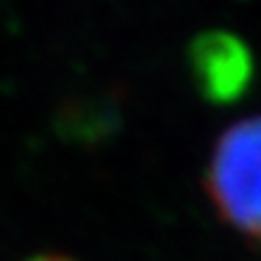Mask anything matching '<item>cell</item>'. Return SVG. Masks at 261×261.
Returning a JSON list of instances; mask_svg holds the SVG:
<instances>
[{
    "instance_id": "6da1fadb",
    "label": "cell",
    "mask_w": 261,
    "mask_h": 261,
    "mask_svg": "<svg viewBox=\"0 0 261 261\" xmlns=\"http://www.w3.org/2000/svg\"><path fill=\"white\" fill-rule=\"evenodd\" d=\"M206 189L228 225L261 239V114L233 122L217 139Z\"/></svg>"
},
{
    "instance_id": "3957f363",
    "label": "cell",
    "mask_w": 261,
    "mask_h": 261,
    "mask_svg": "<svg viewBox=\"0 0 261 261\" xmlns=\"http://www.w3.org/2000/svg\"><path fill=\"white\" fill-rule=\"evenodd\" d=\"M31 261H72L67 256H59V253H45V256H34Z\"/></svg>"
},
{
    "instance_id": "7a4b0ae2",
    "label": "cell",
    "mask_w": 261,
    "mask_h": 261,
    "mask_svg": "<svg viewBox=\"0 0 261 261\" xmlns=\"http://www.w3.org/2000/svg\"><path fill=\"white\" fill-rule=\"evenodd\" d=\"M189 61L197 89L214 103L236 100L253 81V56L245 42L228 31H208L197 36Z\"/></svg>"
}]
</instances>
